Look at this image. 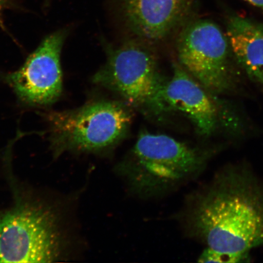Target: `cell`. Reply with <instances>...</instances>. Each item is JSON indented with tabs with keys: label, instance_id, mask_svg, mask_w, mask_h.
Masks as SVG:
<instances>
[{
	"label": "cell",
	"instance_id": "1",
	"mask_svg": "<svg viewBox=\"0 0 263 263\" xmlns=\"http://www.w3.org/2000/svg\"><path fill=\"white\" fill-rule=\"evenodd\" d=\"M179 219L185 233L216 251L263 247V182L249 167L227 166L191 194Z\"/></svg>",
	"mask_w": 263,
	"mask_h": 263
},
{
	"label": "cell",
	"instance_id": "2",
	"mask_svg": "<svg viewBox=\"0 0 263 263\" xmlns=\"http://www.w3.org/2000/svg\"><path fill=\"white\" fill-rule=\"evenodd\" d=\"M218 151L144 131L115 171L134 195L156 198L195 179Z\"/></svg>",
	"mask_w": 263,
	"mask_h": 263
},
{
	"label": "cell",
	"instance_id": "3",
	"mask_svg": "<svg viewBox=\"0 0 263 263\" xmlns=\"http://www.w3.org/2000/svg\"><path fill=\"white\" fill-rule=\"evenodd\" d=\"M54 157L65 153L103 155L126 139L133 115L120 102H91L74 109L41 113Z\"/></svg>",
	"mask_w": 263,
	"mask_h": 263
},
{
	"label": "cell",
	"instance_id": "4",
	"mask_svg": "<svg viewBox=\"0 0 263 263\" xmlns=\"http://www.w3.org/2000/svg\"><path fill=\"white\" fill-rule=\"evenodd\" d=\"M64 248L58 215L48 205L16 194L0 212V262L58 261Z\"/></svg>",
	"mask_w": 263,
	"mask_h": 263
},
{
	"label": "cell",
	"instance_id": "5",
	"mask_svg": "<svg viewBox=\"0 0 263 263\" xmlns=\"http://www.w3.org/2000/svg\"><path fill=\"white\" fill-rule=\"evenodd\" d=\"M93 78L95 83L120 95L146 114L160 117L170 111L163 98L166 81L153 54L137 43L128 42L111 50Z\"/></svg>",
	"mask_w": 263,
	"mask_h": 263
},
{
	"label": "cell",
	"instance_id": "6",
	"mask_svg": "<svg viewBox=\"0 0 263 263\" xmlns=\"http://www.w3.org/2000/svg\"><path fill=\"white\" fill-rule=\"evenodd\" d=\"M227 35L213 22H191L177 42L180 65L206 90L221 93L233 85Z\"/></svg>",
	"mask_w": 263,
	"mask_h": 263
},
{
	"label": "cell",
	"instance_id": "7",
	"mask_svg": "<svg viewBox=\"0 0 263 263\" xmlns=\"http://www.w3.org/2000/svg\"><path fill=\"white\" fill-rule=\"evenodd\" d=\"M67 31L61 29L45 38L18 70L2 79L20 103L29 107H48L61 97L63 75L61 55Z\"/></svg>",
	"mask_w": 263,
	"mask_h": 263
},
{
	"label": "cell",
	"instance_id": "8",
	"mask_svg": "<svg viewBox=\"0 0 263 263\" xmlns=\"http://www.w3.org/2000/svg\"><path fill=\"white\" fill-rule=\"evenodd\" d=\"M194 0H118L128 27L149 43L162 41L185 22Z\"/></svg>",
	"mask_w": 263,
	"mask_h": 263
},
{
	"label": "cell",
	"instance_id": "9",
	"mask_svg": "<svg viewBox=\"0 0 263 263\" xmlns=\"http://www.w3.org/2000/svg\"><path fill=\"white\" fill-rule=\"evenodd\" d=\"M205 90L182 66L176 64L172 78L164 85L163 98L170 111H180L200 136L210 137L218 129L219 115Z\"/></svg>",
	"mask_w": 263,
	"mask_h": 263
},
{
	"label": "cell",
	"instance_id": "10",
	"mask_svg": "<svg viewBox=\"0 0 263 263\" xmlns=\"http://www.w3.org/2000/svg\"><path fill=\"white\" fill-rule=\"evenodd\" d=\"M226 35L239 64L252 81L263 86V24L232 16Z\"/></svg>",
	"mask_w": 263,
	"mask_h": 263
},
{
	"label": "cell",
	"instance_id": "11",
	"mask_svg": "<svg viewBox=\"0 0 263 263\" xmlns=\"http://www.w3.org/2000/svg\"><path fill=\"white\" fill-rule=\"evenodd\" d=\"M250 254H232L228 253L221 252L215 251L210 248H206L203 251L198 258V262H248Z\"/></svg>",
	"mask_w": 263,
	"mask_h": 263
},
{
	"label": "cell",
	"instance_id": "12",
	"mask_svg": "<svg viewBox=\"0 0 263 263\" xmlns=\"http://www.w3.org/2000/svg\"><path fill=\"white\" fill-rule=\"evenodd\" d=\"M11 0H0V28L6 31L4 22V13L5 10L9 8Z\"/></svg>",
	"mask_w": 263,
	"mask_h": 263
},
{
	"label": "cell",
	"instance_id": "13",
	"mask_svg": "<svg viewBox=\"0 0 263 263\" xmlns=\"http://www.w3.org/2000/svg\"><path fill=\"white\" fill-rule=\"evenodd\" d=\"M256 7L263 9V0H246Z\"/></svg>",
	"mask_w": 263,
	"mask_h": 263
}]
</instances>
